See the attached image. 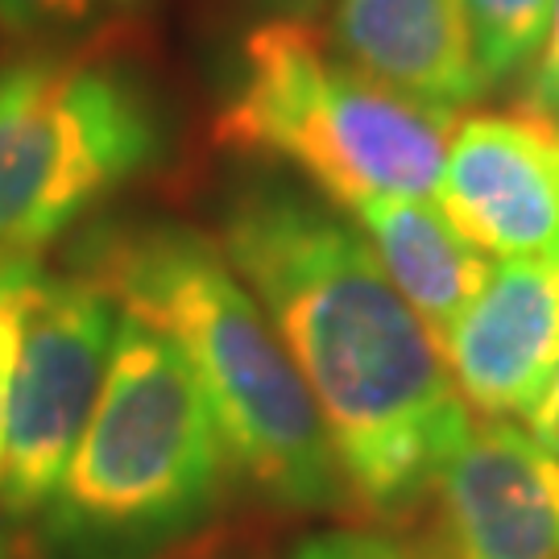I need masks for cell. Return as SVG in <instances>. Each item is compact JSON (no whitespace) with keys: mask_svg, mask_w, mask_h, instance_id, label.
Returning a JSON list of instances; mask_svg holds the SVG:
<instances>
[{"mask_svg":"<svg viewBox=\"0 0 559 559\" xmlns=\"http://www.w3.org/2000/svg\"><path fill=\"white\" fill-rule=\"evenodd\" d=\"M216 245L320 411L344 501L373 522L411 519L464 440L468 411L373 249L340 212L278 179L240 182Z\"/></svg>","mask_w":559,"mask_h":559,"instance_id":"obj_1","label":"cell"},{"mask_svg":"<svg viewBox=\"0 0 559 559\" xmlns=\"http://www.w3.org/2000/svg\"><path fill=\"white\" fill-rule=\"evenodd\" d=\"M87 274L124 316L170 340L200 381L228 468L286 514L344 506L320 411L282 340L216 240L179 224L100 237Z\"/></svg>","mask_w":559,"mask_h":559,"instance_id":"obj_2","label":"cell"},{"mask_svg":"<svg viewBox=\"0 0 559 559\" xmlns=\"http://www.w3.org/2000/svg\"><path fill=\"white\" fill-rule=\"evenodd\" d=\"M228 473L212 406L179 348L120 311L100 399L41 510V539L71 559L158 551L212 519Z\"/></svg>","mask_w":559,"mask_h":559,"instance_id":"obj_3","label":"cell"},{"mask_svg":"<svg viewBox=\"0 0 559 559\" xmlns=\"http://www.w3.org/2000/svg\"><path fill=\"white\" fill-rule=\"evenodd\" d=\"M452 120L381 87L302 13L258 21L237 41L216 108V141L278 162L336 212L369 195L431 200Z\"/></svg>","mask_w":559,"mask_h":559,"instance_id":"obj_4","label":"cell"},{"mask_svg":"<svg viewBox=\"0 0 559 559\" xmlns=\"http://www.w3.org/2000/svg\"><path fill=\"white\" fill-rule=\"evenodd\" d=\"M158 150V108L133 71L59 50L9 59L0 67V258L38 261Z\"/></svg>","mask_w":559,"mask_h":559,"instance_id":"obj_5","label":"cell"},{"mask_svg":"<svg viewBox=\"0 0 559 559\" xmlns=\"http://www.w3.org/2000/svg\"><path fill=\"white\" fill-rule=\"evenodd\" d=\"M120 332V302L96 274L41 270L21 332V357L9 399L0 510L9 519H41L62 468L100 399L108 357Z\"/></svg>","mask_w":559,"mask_h":559,"instance_id":"obj_6","label":"cell"},{"mask_svg":"<svg viewBox=\"0 0 559 559\" xmlns=\"http://www.w3.org/2000/svg\"><path fill=\"white\" fill-rule=\"evenodd\" d=\"M436 200L485 258H559V124L531 104L460 120Z\"/></svg>","mask_w":559,"mask_h":559,"instance_id":"obj_7","label":"cell"},{"mask_svg":"<svg viewBox=\"0 0 559 559\" xmlns=\"http://www.w3.org/2000/svg\"><path fill=\"white\" fill-rule=\"evenodd\" d=\"M427 501L440 559H559V456L510 419L468 423Z\"/></svg>","mask_w":559,"mask_h":559,"instance_id":"obj_8","label":"cell"},{"mask_svg":"<svg viewBox=\"0 0 559 559\" xmlns=\"http://www.w3.org/2000/svg\"><path fill=\"white\" fill-rule=\"evenodd\" d=\"M464 411L526 419L559 369V258L498 261L443 340Z\"/></svg>","mask_w":559,"mask_h":559,"instance_id":"obj_9","label":"cell"},{"mask_svg":"<svg viewBox=\"0 0 559 559\" xmlns=\"http://www.w3.org/2000/svg\"><path fill=\"white\" fill-rule=\"evenodd\" d=\"M332 46L369 80L448 120L485 92L460 0H336Z\"/></svg>","mask_w":559,"mask_h":559,"instance_id":"obj_10","label":"cell"},{"mask_svg":"<svg viewBox=\"0 0 559 559\" xmlns=\"http://www.w3.org/2000/svg\"><path fill=\"white\" fill-rule=\"evenodd\" d=\"M340 216L357 221L381 270L443 353V340L493 274L489 258L443 216L440 203L419 195H369Z\"/></svg>","mask_w":559,"mask_h":559,"instance_id":"obj_11","label":"cell"},{"mask_svg":"<svg viewBox=\"0 0 559 559\" xmlns=\"http://www.w3.org/2000/svg\"><path fill=\"white\" fill-rule=\"evenodd\" d=\"M480 83L498 87L526 75L547 38L551 0H460Z\"/></svg>","mask_w":559,"mask_h":559,"instance_id":"obj_12","label":"cell"},{"mask_svg":"<svg viewBox=\"0 0 559 559\" xmlns=\"http://www.w3.org/2000/svg\"><path fill=\"white\" fill-rule=\"evenodd\" d=\"M41 274V261H4L0 258V473H4V436H9V399H13V373L21 357V332H25V307L29 290Z\"/></svg>","mask_w":559,"mask_h":559,"instance_id":"obj_13","label":"cell"},{"mask_svg":"<svg viewBox=\"0 0 559 559\" xmlns=\"http://www.w3.org/2000/svg\"><path fill=\"white\" fill-rule=\"evenodd\" d=\"M286 559H440L436 543L399 531H320Z\"/></svg>","mask_w":559,"mask_h":559,"instance_id":"obj_14","label":"cell"},{"mask_svg":"<svg viewBox=\"0 0 559 559\" xmlns=\"http://www.w3.org/2000/svg\"><path fill=\"white\" fill-rule=\"evenodd\" d=\"M96 13V0H0V29L9 38L34 41L67 34Z\"/></svg>","mask_w":559,"mask_h":559,"instance_id":"obj_15","label":"cell"},{"mask_svg":"<svg viewBox=\"0 0 559 559\" xmlns=\"http://www.w3.org/2000/svg\"><path fill=\"white\" fill-rule=\"evenodd\" d=\"M526 104L539 108L543 117L559 124V0H551V21L547 38L539 46V59L526 71Z\"/></svg>","mask_w":559,"mask_h":559,"instance_id":"obj_16","label":"cell"},{"mask_svg":"<svg viewBox=\"0 0 559 559\" xmlns=\"http://www.w3.org/2000/svg\"><path fill=\"white\" fill-rule=\"evenodd\" d=\"M526 436L539 443V448H547L551 456H559V369L556 378L547 381L539 402L526 411Z\"/></svg>","mask_w":559,"mask_h":559,"instance_id":"obj_17","label":"cell"},{"mask_svg":"<svg viewBox=\"0 0 559 559\" xmlns=\"http://www.w3.org/2000/svg\"><path fill=\"white\" fill-rule=\"evenodd\" d=\"M191 559H265V556L253 551V547H216V551H203V556H191Z\"/></svg>","mask_w":559,"mask_h":559,"instance_id":"obj_18","label":"cell"},{"mask_svg":"<svg viewBox=\"0 0 559 559\" xmlns=\"http://www.w3.org/2000/svg\"><path fill=\"white\" fill-rule=\"evenodd\" d=\"M261 4H270V9H282V13H307V9H316L320 0H261Z\"/></svg>","mask_w":559,"mask_h":559,"instance_id":"obj_19","label":"cell"},{"mask_svg":"<svg viewBox=\"0 0 559 559\" xmlns=\"http://www.w3.org/2000/svg\"><path fill=\"white\" fill-rule=\"evenodd\" d=\"M0 559H9V551H4V543H0Z\"/></svg>","mask_w":559,"mask_h":559,"instance_id":"obj_20","label":"cell"},{"mask_svg":"<svg viewBox=\"0 0 559 559\" xmlns=\"http://www.w3.org/2000/svg\"><path fill=\"white\" fill-rule=\"evenodd\" d=\"M120 4H129V0H120Z\"/></svg>","mask_w":559,"mask_h":559,"instance_id":"obj_21","label":"cell"}]
</instances>
